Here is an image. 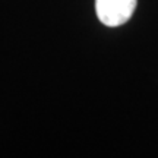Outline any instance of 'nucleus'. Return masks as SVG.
<instances>
[{
  "mask_svg": "<svg viewBox=\"0 0 158 158\" xmlns=\"http://www.w3.org/2000/svg\"><path fill=\"white\" fill-rule=\"evenodd\" d=\"M138 0H95L98 19L106 27H120L129 21Z\"/></svg>",
  "mask_w": 158,
  "mask_h": 158,
  "instance_id": "f257e3e1",
  "label": "nucleus"
}]
</instances>
